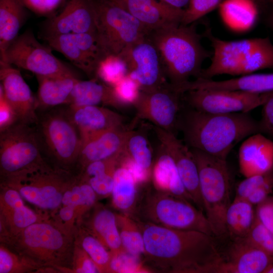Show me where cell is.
<instances>
[{"label":"cell","instance_id":"obj_1","mask_svg":"<svg viewBox=\"0 0 273 273\" xmlns=\"http://www.w3.org/2000/svg\"><path fill=\"white\" fill-rule=\"evenodd\" d=\"M134 219L143 235L145 253L142 262L148 271L216 273L222 256L214 236Z\"/></svg>","mask_w":273,"mask_h":273},{"label":"cell","instance_id":"obj_2","mask_svg":"<svg viewBox=\"0 0 273 273\" xmlns=\"http://www.w3.org/2000/svg\"><path fill=\"white\" fill-rule=\"evenodd\" d=\"M178 130L182 132L184 142L190 148L226 160L239 142L259 132V121L249 113H207L184 103Z\"/></svg>","mask_w":273,"mask_h":273},{"label":"cell","instance_id":"obj_3","mask_svg":"<svg viewBox=\"0 0 273 273\" xmlns=\"http://www.w3.org/2000/svg\"><path fill=\"white\" fill-rule=\"evenodd\" d=\"M195 23L171 25L149 35L158 51L165 76L177 92L191 77L200 76L203 62L212 55L202 45Z\"/></svg>","mask_w":273,"mask_h":273},{"label":"cell","instance_id":"obj_4","mask_svg":"<svg viewBox=\"0 0 273 273\" xmlns=\"http://www.w3.org/2000/svg\"><path fill=\"white\" fill-rule=\"evenodd\" d=\"M143 185L131 217L168 228L214 236L205 214L192 202L157 189L151 180Z\"/></svg>","mask_w":273,"mask_h":273},{"label":"cell","instance_id":"obj_5","mask_svg":"<svg viewBox=\"0 0 273 273\" xmlns=\"http://www.w3.org/2000/svg\"><path fill=\"white\" fill-rule=\"evenodd\" d=\"M15 252L42 269L65 267L73 258V234L48 219L34 223L18 234L1 238Z\"/></svg>","mask_w":273,"mask_h":273},{"label":"cell","instance_id":"obj_6","mask_svg":"<svg viewBox=\"0 0 273 273\" xmlns=\"http://www.w3.org/2000/svg\"><path fill=\"white\" fill-rule=\"evenodd\" d=\"M190 149L198 167L205 215L214 236H222L227 233L225 214L231 203L230 176L226 160Z\"/></svg>","mask_w":273,"mask_h":273},{"label":"cell","instance_id":"obj_7","mask_svg":"<svg viewBox=\"0 0 273 273\" xmlns=\"http://www.w3.org/2000/svg\"><path fill=\"white\" fill-rule=\"evenodd\" d=\"M42 154L35 126L17 121L0 131L2 181L48 165Z\"/></svg>","mask_w":273,"mask_h":273},{"label":"cell","instance_id":"obj_8","mask_svg":"<svg viewBox=\"0 0 273 273\" xmlns=\"http://www.w3.org/2000/svg\"><path fill=\"white\" fill-rule=\"evenodd\" d=\"M96 32L105 55H120L150 32L114 0H90Z\"/></svg>","mask_w":273,"mask_h":273},{"label":"cell","instance_id":"obj_9","mask_svg":"<svg viewBox=\"0 0 273 273\" xmlns=\"http://www.w3.org/2000/svg\"><path fill=\"white\" fill-rule=\"evenodd\" d=\"M44 110L35 125L43 152L66 170L77 163L81 146L79 132L66 108Z\"/></svg>","mask_w":273,"mask_h":273},{"label":"cell","instance_id":"obj_10","mask_svg":"<svg viewBox=\"0 0 273 273\" xmlns=\"http://www.w3.org/2000/svg\"><path fill=\"white\" fill-rule=\"evenodd\" d=\"M75 175L68 170L49 164L22 176L2 181L17 190L27 201L44 210H52L61 204L64 192Z\"/></svg>","mask_w":273,"mask_h":273},{"label":"cell","instance_id":"obj_11","mask_svg":"<svg viewBox=\"0 0 273 273\" xmlns=\"http://www.w3.org/2000/svg\"><path fill=\"white\" fill-rule=\"evenodd\" d=\"M52 49L40 43L31 31H26L9 47L0 63L15 65L35 76L75 75L69 67L54 55Z\"/></svg>","mask_w":273,"mask_h":273},{"label":"cell","instance_id":"obj_12","mask_svg":"<svg viewBox=\"0 0 273 273\" xmlns=\"http://www.w3.org/2000/svg\"><path fill=\"white\" fill-rule=\"evenodd\" d=\"M203 35L210 41L213 51L210 65L202 70L199 77L204 79H212L222 74L242 76L249 74L251 55L265 39L253 38L224 40L213 35L209 27Z\"/></svg>","mask_w":273,"mask_h":273},{"label":"cell","instance_id":"obj_13","mask_svg":"<svg viewBox=\"0 0 273 273\" xmlns=\"http://www.w3.org/2000/svg\"><path fill=\"white\" fill-rule=\"evenodd\" d=\"M184 105L183 94L169 83L153 89H140L132 104L136 113L134 121L147 120L153 126L176 135Z\"/></svg>","mask_w":273,"mask_h":273},{"label":"cell","instance_id":"obj_14","mask_svg":"<svg viewBox=\"0 0 273 273\" xmlns=\"http://www.w3.org/2000/svg\"><path fill=\"white\" fill-rule=\"evenodd\" d=\"M268 93L255 94L239 90L192 89L183 94L184 103L198 111L210 113H249L262 106Z\"/></svg>","mask_w":273,"mask_h":273},{"label":"cell","instance_id":"obj_15","mask_svg":"<svg viewBox=\"0 0 273 273\" xmlns=\"http://www.w3.org/2000/svg\"><path fill=\"white\" fill-rule=\"evenodd\" d=\"M128 68V75L141 90L158 87L168 83L158 51L149 35L131 45L120 55Z\"/></svg>","mask_w":273,"mask_h":273},{"label":"cell","instance_id":"obj_16","mask_svg":"<svg viewBox=\"0 0 273 273\" xmlns=\"http://www.w3.org/2000/svg\"><path fill=\"white\" fill-rule=\"evenodd\" d=\"M43 38L49 47L63 54L90 78L95 77L99 63L106 56L96 33H69Z\"/></svg>","mask_w":273,"mask_h":273},{"label":"cell","instance_id":"obj_17","mask_svg":"<svg viewBox=\"0 0 273 273\" xmlns=\"http://www.w3.org/2000/svg\"><path fill=\"white\" fill-rule=\"evenodd\" d=\"M156 136L173 159L182 183L193 203L203 211L197 165L191 149L171 132L153 126Z\"/></svg>","mask_w":273,"mask_h":273},{"label":"cell","instance_id":"obj_18","mask_svg":"<svg viewBox=\"0 0 273 273\" xmlns=\"http://www.w3.org/2000/svg\"><path fill=\"white\" fill-rule=\"evenodd\" d=\"M0 86L5 97L14 110L18 121L36 125L38 115L36 98L20 71L7 63H0Z\"/></svg>","mask_w":273,"mask_h":273},{"label":"cell","instance_id":"obj_19","mask_svg":"<svg viewBox=\"0 0 273 273\" xmlns=\"http://www.w3.org/2000/svg\"><path fill=\"white\" fill-rule=\"evenodd\" d=\"M216 273H264L273 257L256 247L246 237L232 239Z\"/></svg>","mask_w":273,"mask_h":273},{"label":"cell","instance_id":"obj_20","mask_svg":"<svg viewBox=\"0 0 273 273\" xmlns=\"http://www.w3.org/2000/svg\"><path fill=\"white\" fill-rule=\"evenodd\" d=\"M44 29V37L69 33H96L90 0H68L59 14L49 18Z\"/></svg>","mask_w":273,"mask_h":273},{"label":"cell","instance_id":"obj_21","mask_svg":"<svg viewBox=\"0 0 273 273\" xmlns=\"http://www.w3.org/2000/svg\"><path fill=\"white\" fill-rule=\"evenodd\" d=\"M1 187L0 212L2 237L15 235L28 226L49 218L26 206L22 196L15 189L2 184Z\"/></svg>","mask_w":273,"mask_h":273},{"label":"cell","instance_id":"obj_22","mask_svg":"<svg viewBox=\"0 0 273 273\" xmlns=\"http://www.w3.org/2000/svg\"><path fill=\"white\" fill-rule=\"evenodd\" d=\"M133 124L110 129L82 141L76 163L81 170L91 162L120 156Z\"/></svg>","mask_w":273,"mask_h":273},{"label":"cell","instance_id":"obj_23","mask_svg":"<svg viewBox=\"0 0 273 273\" xmlns=\"http://www.w3.org/2000/svg\"><path fill=\"white\" fill-rule=\"evenodd\" d=\"M67 106V111L79 132L81 142L106 130L125 126L124 116L107 108Z\"/></svg>","mask_w":273,"mask_h":273},{"label":"cell","instance_id":"obj_24","mask_svg":"<svg viewBox=\"0 0 273 273\" xmlns=\"http://www.w3.org/2000/svg\"><path fill=\"white\" fill-rule=\"evenodd\" d=\"M150 32L181 24L184 9L172 7L159 0H114Z\"/></svg>","mask_w":273,"mask_h":273},{"label":"cell","instance_id":"obj_25","mask_svg":"<svg viewBox=\"0 0 273 273\" xmlns=\"http://www.w3.org/2000/svg\"><path fill=\"white\" fill-rule=\"evenodd\" d=\"M240 173L247 177L273 170V141L260 132L244 140L238 153Z\"/></svg>","mask_w":273,"mask_h":273},{"label":"cell","instance_id":"obj_26","mask_svg":"<svg viewBox=\"0 0 273 273\" xmlns=\"http://www.w3.org/2000/svg\"><path fill=\"white\" fill-rule=\"evenodd\" d=\"M198 89L239 90L255 94L270 93L273 92V73H251L222 80L198 78L187 82L181 90L186 92Z\"/></svg>","mask_w":273,"mask_h":273},{"label":"cell","instance_id":"obj_27","mask_svg":"<svg viewBox=\"0 0 273 273\" xmlns=\"http://www.w3.org/2000/svg\"><path fill=\"white\" fill-rule=\"evenodd\" d=\"M103 105L118 109L128 107L117 96L113 86L95 77L87 80L78 79L71 92L68 106Z\"/></svg>","mask_w":273,"mask_h":273},{"label":"cell","instance_id":"obj_28","mask_svg":"<svg viewBox=\"0 0 273 273\" xmlns=\"http://www.w3.org/2000/svg\"><path fill=\"white\" fill-rule=\"evenodd\" d=\"M85 229L103 244L112 257L125 252L121 244L116 213L109 209L95 204Z\"/></svg>","mask_w":273,"mask_h":273},{"label":"cell","instance_id":"obj_29","mask_svg":"<svg viewBox=\"0 0 273 273\" xmlns=\"http://www.w3.org/2000/svg\"><path fill=\"white\" fill-rule=\"evenodd\" d=\"M38 90L36 97L38 111L60 105H67L78 78L76 75L46 76L36 75Z\"/></svg>","mask_w":273,"mask_h":273},{"label":"cell","instance_id":"obj_30","mask_svg":"<svg viewBox=\"0 0 273 273\" xmlns=\"http://www.w3.org/2000/svg\"><path fill=\"white\" fill-rule=\"evenodd\" d=\"M151 181L157 189L193 203L182 183L173 159L161 144L154 159Z\"/></svg>","mask_w":273,"mask_h":273},{"label":"cell","instance_id":"obj_31","mask_svg":"<svg viewBox=\"0 0 273 273\" xmlns=\"http://www.w3.org/2000/svg\"><path fill=\"white\" fill-rule=\"evenodd\" d=\"M26 9L21 0H0V59L18 36L26 19Z\"/></svg>","mask_w":273,"mask_h":273},{"label":"cell","instance_id":"obj_32","mask_svg":"<svg viewBox=\"0 0 273 273\" xmlns=\"http://www.w3.org/2000/svg\"><path fill=\"white\" fill-rule=\"evenodd\" d=\"M138 184L132 173L119 164L114 173L111 194L113 206L119 212L129 216L133 213L139 195Z\"/></svg>","mask_w":273,"mask_h":273},{"label":"cell","instance_id":"obj_33","mask_svg":"<svg viewBox=\"0 0 273 273\" xmlns=\"http://www.w3.org/2000/svg\"><path fill=\"white\" fill-rule=\"evenodd\" d=\"M254 205L245 199L235 198L225 214L227 233L232 239L247 236L255 219Z\"/></svg>","mask_w":273,"mask_h":273},{"label":"cell","instance_id":"obj_34","mask_svg":"<svg viewBox=\"0 0 273 273\" xmlns=\"http://www.w3.org/2000/svg\"><path fill=\"white\" fill-rule=\"evenodd\" d=\"M118 166L115 158L91 162L84 167L82 179L90 185L97 195L109 196L112 191L114 175Z\"/></svg>","mask_w":273,"mask_h":273},{"label":"cell","instance_id":"obj_35","mask_svg":"<svg viewBox=\"0 0 273 273\" xmlns=\"http://www.w3.org/2000/svg\"><path fill=\"white\" fill-rule=\"evenodd\" d=\"M219 6L223 20L230 27L239 31L251 27L257 15L253 0H224Z\"/></svg>","mask_w":273,"mask_h":273},{"label":"cell","instance_id":"obj_36","mask_svg":"<svg viewBox=\"0 0 273 273\" xmlns=\"http://www.w3.org/2000/svg\"><path fill=\"white\" fill-rule=\"evenodd\" d=\"M122 246L125 252L141 260L145 253L142 233L135 220L123 213H116Z\"/></svg>","mask_w":273,"mask_h":273},{"label":"cell","instance_id":"obj_37","mask_svg":"<svg viewBox=\"0 0 273 273\" xmlns=\"http://www.w3.org/2000/svg\"><path fill=\"white\" fill-rule=\"evenodd\" d=\"M124 153L151 175L154 159L151 147L144 132L135 130L132 127L128 133Z\"/></svg>","mask_w":273,"mask_h":273},{"label":"cell","instance_id":"obj_38","mask_svg":"<svg viewBox=\"0 0 273 273\" xmlns=\"http://www.w3.org/2000/svg\"><path fill=\"white\" fill-rule=\"evenodd\" d=\"M75 243L86 252L96 264L99 272H111V254L95 237L85 229L80 230Z\"/></svg>","mask_w":273,"mask_h":273},{"label":"cell","instance_id":"obj_39","mask_svg":"<svg viewBox=\"0 0 273 273\" xmlns=\"http://www.w3.org/2000/svg\"><path fill=\"white\" fill-rule=\"evenodd\" d=\"M128 72L127 65L122 57L109 55L104 57L99 63L95 77L114 86L127 76Z\"/></svg>","mask_w":273,"mask_h":273},{"label":"cell","instance_id":"obj_40","mask_svg":"<svg viewBox=\"0 0 273 273\" xmlns=\"http://www.w3.org/2000/svg\"><path fill=\"white\" fill-rule=\"evenodd\" d=\"M42 269L30 259L1 245L0 273H16Z\"/></svg>","mask_w":273,"mask_h":273},{"label":"cell","instance_id":"obj_41","mask_svg":"<svg viewBox=\"0 0 273 273\" xmlns=\"http://www.w3.org/2000/svg\"><path fill=\"white\" fill-rule=\"evenodd\" d=\"M221 0H190L184 10L181 24L188 25L197 20L219 6Z\"/></svg>","mask_w":273,"mask_h":273},{"label":"cell","instance_id":"obj_42","mask_svg":"<svg viewBox=\"0 0 273 273\" xmlns=\"http://www.w3.org/2000/svg\"><path fill=\"white\" fill-rule=\"evenodd\" d=\"M246 238L256 247L273 257V234L256 217Z\"/></svg>","mask_w":273,"mask_h":273},{"label":"cell","instance_id":"obj_43","mask_svg":"<svg viewBox=\"0 0 273 273\" xmlns=\"http://www.w3.org/2000/svg\"><path fill=\"white\" fill-rule=\"evenodd\" d=\"M271 180L273 170L264 174L245 177L237 186L235 198L246 200L252 192Z\"/></svg>","mask_w":273,"mask_h":273},{"label":"cell","instance_id":"obj_44","mask_svg":"<svg viewBox=\"0 0 273 273\" xmlns=\"http://www.w3.org/2000/svg\"><path fill=\"white\" fill-rule=\"evenodd\" d=\"M53 221L61 229L71 234L74 231V225L77 222L76 210L71 206L61 205L53 211Z\"/></svg>","mask_w":273,"mask_h":273},{"label":"cell","instance_id":"obj_45","mask_svg":"<svg viewBox=\"0 0 273 273\" xmlns=\"http://www.w3.org/2000/svg\"><path fill=\"white\" fill-rule=\"evenodd\" d=\"M26 8L37 15L51 18L68 0H21Z\"/></svg>","mask_w":273,"mask_h":273},{"label":"cell","instance_id":"obj_46","mask_svg":"<svg viewBox=\"0 0 273 273\" xmlns=\"http://www.w3.org/2000/svg\"><path fill=\"white\" fill-rule=\"evenodd\" d=\"M113 87L118 98L128 105H132L140 90L138 83L128 75Z\"/></svg>","mask_w":273,"mask_h":273},{"label":"cell","instance_id":"obj_47","mask_svg":"<svg viewBox=\"0 0 273 273\" xmlns=\"http://www.w3.org/2000/svg\"><path fill=\"white\" fill-rule=\"evenodd\" d=\"M73 271L79 273L99 272L92 259L77 243L74 242L72 258Z\"/></svg>","mask_w":273,"mask_h":273},{"label":"cell","instance_id":"obj_48","mask_svg":"<svg viewBox=\"0 0 273 273\" xmlns=\"http://www.w3.org/2000/svg\"><path fill=\"white\" fill-rule=\"evenodd\" d=\"M256 218L273 234V196H268L256 205Z\"/></svg>","mask_w":273,"mask_h":273},{"label":"cell","instance_id":"obj_49","mask_svg":"<svg viewBox=\"0 0 273 273\" xmlns=\"http://www.w3.org/2000/svg\"><path fill=\"white\" fill-rule=\"evenodd\" d=\"M268 97L262 105V115L259 121V132L273 138V95L268 93Z\"/></svg>","mask_w":273,"mask_h":273},{"label":"cell","instance_id":"obj_50","mask_svg":"<svg viewBox=\"0 0 273 273\" xmlns=\"http://www.w3.org/2000/svg\"><path fill=\"white\" fill-rule=\"evenodd\" d=\"M18 121L16 114L6 99L0 86V131Z\"/></svg>","mask_w":273,"mask_h":273},{"label":"cell","instance_id":"obj_51","mask_svg":"<svg viewBox=\"0 0 273 273\" xmlns=\"http://www.w3.org/2000/svg\"><path fill=\"white\" fill-rule=\"evenodd\" d=\"M273 190L271 180L252 192L246 199L253 205H257L266 199Z\"/></svg>","mask_w":273,"mask_h":273},{"label":"cell","instance_id":"obj_52","mask_svg":"<svg viewBox=\"0 0 273 273\" xmlns=\"http://www.w3.org/2000/svg\"><path fill=\"white\" fill-rule=\"evenodd\" d=\"M172 7L184 9L187 8L190 0H159ZM185 10V9H184Z\"/></svg>","mask_w":273,"mask_h":273},{"label":"cell","instance_id":"obj_53","mask_svg":"<svg viewBox=\"0 0 273 273\" xmlns=\"http://www.w3.org/2000/svg\"><path fill=\"white\" fill-rule=\"evenodd\" d=\"M264 273H273V263L268 267Z\"/></svg>","mask_w":273,"mask_h":273},{"label":"cell","instance_id":"obj_54","mask_svg":"<svg viewBox=\"0 0 273 273\" xmlns=\"http://www.w3.org/2000/svg\"><path fill=\"white\" fill-rule=\"evenodd\" d=\"M269 22L270 23L271 26L273 28V14L271 16V17L270 18V22Z\"/></svg>","mask_w":273,"mask_h":273},{"label":"cell","instance_id":"obj_55","mask_svg":"<svg viewBox=\"0 0 273 273\" xmlns=\"http://www.w3.org/2000/svg\"><path fill=\"white\" fill-rule=\"evenodd\" d=\"M271 3H273V0H269Z\"/></svg>","mask_w":273,"mask_h":273},{"label":"cell","instance_id":"obj_56","mask_svg":"<svg viewBox=\"0 0 273 273\" xmlns=\"http://www.w3.org/2000/svg\"><path fill=\"white\" fill-rule=\"evenodd\" d=\"M272 95H273V92H270Z\"/></svg>","mask_w":273,"mask_h":273}]
</instances>
